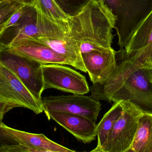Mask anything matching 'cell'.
Listing matches in <instances>:
<instances>
[{
    "label": "cell",
    "instance_id": "cell-2",
    "mask_svg": "<svg viewBox=\"0 0 152 152\" xmlns=\"http://www.w3.org/2000/svg\"><path fill=\"white\" fill-rule=\"evenodd\" d=\"M115 18L102 0H91L68 20V33L80 54L112 48Z\"/></svg>",
    "mask_w": 152,
    "mask_h": 152
},
{
    "label": "cell",
    "instance_id": "cell-24",
    "mask_svg": "<svg viewBox=\"0 0 152 152\" xmlns=\"http://www.w3.org/2000/svg\"><path fill=\"white\" fill-rule=\"evenodd\" d=\"M6 22L3 23V24L0 25V36L3 34L4 32L5 31V26L6 24Z\"/></svg>",
    "mask_w": 152,
    "mask_h": 152
},
{
    "label": "cell",
    "instance_id": "cell-4",
    "mask_svg": "<svg viewBox=\"0 0 152 152\" xmlns=\"http://www.w3.org/2000/svg\"><path fill=\"white\" fill-rule=\"evenodd\" d=\"M0 62L13 72L39 101L44 90L43 64L12 51L7 44H0Z\"/></svg>",
    "mask_w": 152,
    "mask_h": 152
},
{
    "label": "cell",
    "instance_id": "cell-13",
    "mask_svg": "<svg viewBox=\"0 0 152 152\" xmlns=\"http://www.w3.org/2000/svg\"><path fill=\"white\" fill-rule=\"evenodd\" d=\"M28 40H35L41 42L67 59L71 66L76 69L87 73L77 45L72 39L68 32L63 38L39 37Z\"/></svg>",
    "mask_w": 152,
    "mask_h": 152
},
{
    "label": "cell",
    "instance_id": "cell-21",
    "mask_svg": "<svg viewBox=\"0 0 152 152\" xmlns=\"http://www.w3.org/2000/svg\"><path fill=\"white\" fill-rule=\"evenodd\" d=\"M24 5L17 10L6 21L5 26V29L6 30L10 28L14 27L17 26L18 22L23 16L25 11V6Z\"/></svg>",
    "mask_w": 152,
    "mask_h": 152
},
{
    "label": "cell",
    "instance_id": "cell-14",
    "mask_svg": "<svg viewBox=\"0 0 152 152\" xmlns=\"http://www.w3.org/2000/svg\"><path fill=\"white\" fill-rule=\"evenodd\" d=\"M152 152V115L143 114L129 152Z\"/></svg>",
    "mask_w": 152,
    "mask_h": 152
},
{
    "label": "cell",
    "instance_id": "cell-15",
    "mask_svg": "<svg viewBox=\"0 0 152 152\" xmlns=\"http://www.w3.org/2000/svg\"><path fill=\"white\" fill-rule=\"evenodd\" d=\"M122 107L120 101L114 103L111 108L104 114L96 126L97 144L91 152H98L107 140L115 123L121 115Z\"/></svg>",
    "mask_w": 152,
    "mask_h": 152
},
{
    "label": "cell",
    "instance_id": "cell-9",
    "mask_svg": "<svg viewBox=\"0 0 152 152\" xmlns=\"http://www.w3.org/2000/svg\"><path fill=\"white\" fill-rule=\"evenodd\" d=\"M84 66L93 85H101L117 68L116 51L113 48L81 54Z\"/></svg>",
    "mask_w": 152,
    "mask_h": 152
},
{
    "label": "cell",
    "instance_id": "cell-10",
    "mask_svg": "<svg viewBox=\"0 0 152 152\" xmlns=\"http://www.w3.org/2000/svg\"><path fill=\"white\" fill-rule=\"evenodd\" d=\"M49 120L52 119L85 144L95 140L96 137V122L85 116L63 112H45Z\"/></svg>",
    "mask_w": 152,
    "mask_h": 152
},
{
    "label": "cell",
    "instance_id": "cell-22",
    "mask_svg": "<svg viewBox=\"0 0 152 152\" xmlns=\"http://www.w3.org/2000/svg\"><path fill=\"white\" fill-rule=\"evenodd\" d=\"M13 108L12 105L0 101V119L2 120L4 115Z\"/></svg>",
    "mask_w": 152,
    "mask_h": 152
},
{
    "label": "cell",
    "instance_id": "cell-18",
    "mask_svg": "<svg viewBox=\"0 0 152 152\" xmlns=\"http://www.w3.org/2000/svg\"><path fill=\"white\" fill-rule=\"evenodd\" d=\"M29 152V151L12 135L3 126L0 128V152Z\"/></svg>",
    "mask_w": 152,
    "mask_h": 152
},
{
    "label": "cell",
    "instance_id": "cell-7",
    "mask_svg": "<svg viewBox=\"0 0 152 152\" xmlns=\"http://www.w3.org/2000/svg\"><path fill=\"white\" fill-rule=\"evenodd\" d=\"M64 65L58 64L42 65L44 90L53 88L73 94L88 93L90 88L86 77Z\"/></svg>",
    "mask_w": 152,
    "mask_h": 152
},
{
    "label": "cell",
    "instance_id": "cell-3",
    "mask_svg": "<svg viewBox=\"0 0 152 152\" xmlns=\"http://www.w3.org/2000/svg\"><path fill=\"white\" fill-rule=\"evenodd\" d=\"M115 18L121 59L136 31L152 11V0H102Z\"/></svg>",
    "mask_w": 152,
    "mask_h": 152
},
{
    "label": "cell",
    "instance_id": "cell-16",
    "mask_svg": "<svg viewBox=\"0 0 152 152\" xmlns=\"http://www.w3.org/2000/svg\"><path fill=\"white\" fill-rule=\"evenodd\" d=\"M152 30V11L137 29L128 46L121 60L127 59L138 50L143 48L145 41Z\"/></svg>",
    "mask_w": 152,
    "mask_h": 152
},
{
    "label": "cell",
    "instance_id": "cell-23",
    "mask_svg": "<svg viewBox=\"0 0 152 152\" xmlns=\"http://www.w3.org/2000/svg\"><path fill=\"white\" fill-rule=\"evenodd\" d=\"M1 1H11L16 2L24 5L36 6V0H0Z\"/></svg>",
    "mask_w": 152,
    "mask_h": 152
},
{
    "label": "cell",
    "instance_id": "cell-26",
    "mask_svg": "<svg viewBox=\"0 0 152 152\" xmlns=\"http://www.w3.org/2000/svg\"><path fill=\"white\" fill-rule=\"evenodd\" d=\"M151 70L152 72V64L151 66Z\"/></svg>",
    "mask_w": 152,
    "mask_h": 152
},
{
    "label": "cell",
    "instance_id": "cell-8",
    "mask_svg": "<svg viewBox=\"0 0 152 152\" xmlns=\"http://www.w3.org/2000/svg\"><path fill=\"white\" fill-rule=\"evenodd\" d=\"M43 112H63L85 116L96 122L102 109V104L84 95H51L42 98Z\"/></svg>",
    "mask_w": 152,
    "mask_h": 152
},
{
    "label": "cell",
    "instance_id": "cell-6",
    "mask_svg": "<svg viewBox=\"0 0 152 152\" xmlns=\"http://www.w3.org/2000/svg\"><path fill=\"white\" fill-rule=\"evenodd\" d=\"M0 101L14 108H26L39 114L43 112L37 100L17 76L0 62Z\"/></svg>",
    "mask_w": 152,
    "mask_h": 152
},
{
    "label": "cell",
    "instance_id": "cell-1",
    "mask_svg": "<svg viewBox=\"0 0 152 152\" xmlns=\"http://www.w3.org/2000/svg\"><path fill=\"white\" fill-rule=\"evenodd\" d=\"M91 97L108 102L128 101L143 114L152 115V72L136 61L124 59L109 79L101 85H93Z\"/></svg>",
    "mask_w": 152,
    "mask_h": 152
},
{
    "label": "cell",
    "instance_id": "cell-11",
    "mask_svg": "<svg viewBox=\"0 0 152 152\" xmlns=\"http://www.w3.org/2000/svg\"><path fill=\"white\" fill-rule=\"evenodd\" d=\"M9 49L15 53L42 64H58L71 66L66 58L48 46L35 40H26L12 45Z\"/></svg>",
    "mask_w": 152,
    "mask_h": 152
},
{
    "label": "cell",
    "instance_id": "cell-12",
    "mask_svg": "<svg viewBox=\"0 0 152 152\" xmlns=\"http://www.w3.org/2000/svg\"><path fill=\"white\" fill-rule=\"evenodd\" d=\"M4 127L20 143L27 147L29 152H73L74 150L64 147L50 140L43 134H33Z\"/></svg>",
    "mask_w": 152,
    "mask_h": 152
},
{
    "label": "cell",
    "instance_id": "cell-20",
    "mask_svg": "<svg viewBox=\"0 0 152 152\" xmlns=\"http://www.w3.org/2000/svg\"><path fill=\"white\" fill-rule=\"evenodd\" d=\"M24 5L11 1H0V25L6 22L10 17Z\"/></svg>",
    "mask_w": 152,
    "mask_h": 152
},
{
    "label": "cell",
    "instance_id": "cell-19",
    "mask_svg": "<svg viewBox=\"0 0 152 152\" xmlns=\"http://www.w3.org/2000/svg\"><path fill=\"white\" fill-rule=\"evenodd\" d=\"M91 0H54L62 11L69 17L76 16Z\"/></svg>",
    "mask_w": 152,
    "mask_h": 152
},
{
    "label": "cell",
    "instance_id": "cell-17",
    "mask_svg": "<svg viewBox=\"0 0 152 152\" xmlns=\"http://www.w3.org/2000/svg\"><path fill=\"white\" fill-rule=\"evenodd\" d=\"M35 7L45 17L58 24H66L70 18L62 11L54 0H36Z\"/></svg>",
    "mask_w": 152,
    "mask_h": 152
},
{
    "label": "cell",
    "instance_id": "cell-5",
    "mask_svg": "<svg viewBox=\"0 0 152 152\" xmlns=\"http://www.w3.org/2000/svg\"><path fill=\"white\" fill-rule=\"evenodd\" d=\"M122 112L98 152H129L143 113L132 103L120 101Z\"/></svg>",
    "mask_w": 152,
    "mask_h": 152
},
{
    "label": "cell",
    "instance_id": "cell-25",
    "mask_svg": "<svg viewBox=\"0 0 152 152\" xmlns=\"http://www.w3.org/2000/svg\"><path fill=\"white\" fill-rule=\"evenodd\" d=\"M2 120L0 119V128L3 127L4 125V124H3Z\"/></svg>",
    "mask_w": 152,
    "mask_h": 152
}]
</instances>
